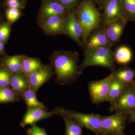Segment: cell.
<instances>
[{
    "label": "cell",
    "instance_id": "cell-33",
    "mask_svg": "<svg viewBox=\"0 0 135 135\" xmlns=\"http://www.w3.org/2000/svg\"><path fill=\"white\" fill-rule=\"evenodd\" d=\"M128 120L129 123L135 122V110L133 111L128 115Z\"/></svg>",
    "mask_w": 135,
    "mask_h": 135
},
{
    "label": "cell",
    "instance_id": "cell-9",
    "mask_svg": "<svg viewBox=\"0 0 135 135\" xmlns=\"http://www.w3.org/2000/svg\"><path fill=\"white\" fill-rule=\"evenodd\" d=\"M82 47L83 30L77 19L76 9L68 14L64 26V32Z\"/></svg>",
    "mask_w": 135,
    "mask_h": 135
},
{
    "label": "cell",
    "instance_id": "cell-26",
    "mask_svg": "<svg viewBox=\"0 0 135 135\" xmlns=\"http://www.w3.org/2000/svg\"><path fill=\"white\" fill-rule=\"evenodd\" d=\"M21 14L20 9L14 8H8L6 11V16L8 21L13 23L18 20Z\"/></svg>",
    "mask_w": 135,
    "mask_h": 135
},
{
    "label": "cell",
    "instance_id": "cell-15",
    "mask_svg": "<svg viewBox=\"0 0 135 135\" xmlns=\"http://www.w3.org/2000/svg\"><path fill=\"white\" fill-rule=\"evenodd\" d=\"M70 12L64 6L55 0L44 3L41 8L40 15L44 20L55 16H65Z\"/></svg>",
    "mask_w": 135,
    "mask_h": 135
},
{
    "label": "cell",
    "instance_id": "cell-31",
    "mask_svg": "<svg viewBox=\"0 0 135 135\" xmlns=\"http://www.w3.org/2000/svg\"><path fill=\"white\" fill-rule=\"evenodd\" d=\"M5 4L8 8L22 9L24 8V6L20 0H6Z\"/></svg>",
    "mask_w": 135,
    "mask_h": 135
},
{
    "label": "cell",
    "instance_id": "cell-22",
    "mask_svg": "<svg viewBox=\"0 0 135 135\" xmlns=\"http://www.w3.org/2000/svg\"><path fill=\"white\" fill-rule=\"evenodd\" d=\"M21 97L8 86L0 88V104L18 102Z\"/></svg>",
    "mask_w": 135,
    "mask_h": 135
},
{
    "label": "cell",
    "instance_id": "cell-3",
    "mask_svg": "<svg viewBox=\"0 0 135 135\" xmlns=\"http://www.w3.org/2000/svg\"><path fill=\"white\" fill-rule=\"evenodd\" d=\"M83 53V61L79 65L82 72L87 68L93 66L105 68L112 71L115 70L114 52L111 48L100 47L84 49Z\"/></svg>",
    "mask_w": 135,
    "mask_h": 135
},
{
    "label": "cell",
    "instance_id": "cell-13",
    "mask_svg": "<svg viewBox=\"0 0 135 135\" xmlns=\"http://www.w3.org/2000/svg\"><path fill=\"white\" fill-rule=\"evenodd\" d=\"M128 22L118 20L103 26L107 38L112 47L119 43Z\"/></svg>",
    "mask_w": 135,
    "mask_h": 135
},
{
    "label": "cell",
    "instance_id": "cell-27",
    "mask_svg": "<svg viewBox=\"0 0 135 135\" xmlns=\"http://www.w3.org/2000/svg\"><path fill=\"white\" fill-rule=\"evenodd\" d=\"M11 76L8 71L4 69H0V88L9 86Z\"/></svg>",
    "mask_w": 135,
    "mask_h": 135
},
{
    "label": "cell",
    "instance_id": "cell-20",
    "mask_svg": "<svg viewBox=\"0 0 135 135\" xmlns=\"http://www.w3.org/2000/svg\"><path fill=\"white\" fill-rule=\"evenodd\" d=\"M43 65L38 59L23 56L21 71L27 77Z\"/></svg>",
    "mask_w": 135,
    "mask_h": 135
},
{
    "label": "cell",
    "instance_id": "cell-4",
    "mask_svg": "<svg viewBox=\"0 0 135 135\" xmlns=\"http://www.w3.org/2000/svg\"><path fill=\"white\" fill-rule=\"evenodd\" d=\"M109 110L111 112L120 113L126 115L135 110V85L126 84L121 94L112 103Z\"/></svg>",
    "mask_w": 135,
    "mask_h": 135
},
{
    "label": "cell",
    "instance_id": "cell-25",
    "mask_svg": "<svg viewBox=\"0 0 135 135\" xmlns=\"http://www.w3.org/2000/svg\"><path fill=\"white\" fill-rule=\"evenodd\" d=\"M128 22H135V0H121Z\"/></svg>",
    "mask_w": 135,
    "mask_h": 135
},
{
    "label": "cell",
    "instance_id": "cell-29",
    "mask_svg": "<svg viewBox=\"0 0 135 135\" xmlns=\"http://www.w3.org/2000/svg\"><path fill=\"white\" fill-rule=\"evenodd\" d=\"M68 11L71 10L78 4L79 0H55Z\"/></svg>",
    "mask_w": 135,
    "mask_h": 135
},
{
    "label": "cell",
    "instance_id": "cell-37",
    "mask_svg": "<svg viewBox=\"0 0 135 135\" xmlns=\"http://www.w3.org/2000/svg\"><path fill=\"white\" fill-rule=\"evenodd\" d=\"M133 83H134V84L135 85V80H134V82H133Z\"/></svg>",
    "mask_w": 135,
    "mask_h": 135
},
{
    "label": "cell",
    "instance_id": "cell-16",
    "mask_svg": "<svg viewBox=\"0 0 135 135\" xmlns=\"http://www.w3.org/2000/svg\"><path fill=\"white\" fill-rule=\"evenodd\" d=\"M10 85L12 90L21 97L22 93L29 88L27 77L21 71L13 73Z\"/></svg>",
    "mask_w": 135,
    "mask_h": 135
},
{
    "label": "cell",
    "instance_id": "cell-32",
    "mask_svg": "<svg viewBox=\"0 0 135 135\" xmlns=\"http://www.w3.org/2000/svg\"><path fill=\"white\" fill-rule=\"evenodd\" d=\"M95 5H97L99 8H103L107 0H90Z\"/></svg>",
    "mask_w": 135,
    "mask_h": 135
},
{
    "label": "cell",
    "instance_id": "cell-19",
    "mask_svg": "<svg viewBox=\"0 0 135 135\" xmlns=\"http://www.w3.org/2000/svg\"><path fill=\"white\" fill-rule=\"evenodd\" d=\"M64 121L65 135H82L83 127L76 120L64 113L59 114Z\"/></svg>",
    "mask_w": 135,
    "mask_h": 135
},
{
    "label": "cell",
    "instance_id": "cell-14",
    "mask_svg": "<svg viewBox=\"0 0 135 135\" xmlns=\"http://www.w3.org/2000/svg\"><path fill=\"white\" fill-rule=\"evenodd\" d=\"M66 16H55L44 20L42 29L45 32L52 35L63 33Z\"/></svg>",
    "mask_w": 135,
    "mask_h": 135
},
{
    "label": "cell",
    "instance_id": "cell-10",
    "mask_svg": "<svg viewBox=\"0 0 135 135\" xmlns=\"http://www.w3.org/2000/svg\"><path fill=\"white\" fill-rule=\"evenodd\" d=\"M62 109L61 107H57L51 112H48L46 109L40 108L27 109L20 122V127L24 128L27 125L32 126L39 121L50 118L54 114L59 115L62 113Z\"/></svg>",
    "mask_w": 135,
    "mask_h": 135
},
{
    "label": "cell",
    "instance_id": "cell-36",
    "mask_svg": "<svg viewBox=\"0 0 135 135\" xmlns=\"http://www.w3.org/2000/svg\"><path fill=\"white\" fill-rule=\"evenodd\" d=\"M20 1H25V0H20Z\"/></svg>",
    "mask_w": 135,
    "mask_h": 135
},
{
    "label": "cell",
    "instance_id": "cell-2",
    "mask_svg": "<svg viewBox=\"0 0 135 135\" xmlns=\"http://www.w3.org/2000/svg\"><path fill=\"white\" fill-rule=\"evenodd\" d=\"M76 11L77 19L83 30L82 47L92 31L101 25L102 15L90 0H83Z\"/></svg>",
    "mask_w": 135,
    "mask_h": 135
},
{
    "label": "cell",
    "instance_id": "cell-5",
    "mask_svg": "<svg viewBox=\"0 0 135 135\" xmlns=\"http://www.w3.org/2000/svg\"><path fill=\"white\" fill-rule=\"evenodd\" d=\"M61 113L65 114L70 116L81 125L89 129L96 135L101 133L102 116L98 114H85L63 108Z\"/></svg>",
    "mask_w": 135,
    "mask_h": 135
},
{
    "label": "cell",
    "instance_id": "cell-1",
    "mask_svg": "<svg viewBox=\"0 0 135 135\" xmlns=\"http://www.w3.org/2000/svg\"><path fill=\"white\" fill-rule=\"evenodd\" d=\"M79 58L76 52L62 50L53 54L51 64L55 69L56 83L71 85L76 81L83 73L78 65Z\"/></svg>",
    "mask_w": 135,
    "mask_h": 135
},
{
    "label": "cell",
    "instance_id": "cell-34",
    "mask_svg": "<svg viewBox=\"0 0 135 135\" xmlns=\"http://www.w3.org/2000/svg\"><path fill=\"white\" fill-rule=\"evenodd\" d=\"M4 47V44L3 43V42L0 44V51H2L3 50Z\"/></svg>",
    "mask_w": 135,
    "mask_h": 135
},
{
    "label": "cell",
    "instance_id": "cell-23",
    "mask_svg": "<svg viewBox=\"0 0 135 135\" xmlns=\"http://www.w3.org/2000/svg\"><path fill=\"white\" fill-rule=\"evenodd\" d=\"M126 84L119 81L113 79L110 85L107 101L111 103L121 94Z\"/></svg>",
    "mask_w": 135,
    "mask_h": 135
},
{
    "label": "cell",
    "instance_id": "cell-17",
    "mask_svg": "<svg viewBox=\"0 0 135 135\" xmlns=\"http://www.w3.org/2000/svg\"><path fill=\"white\" fill-rule=\"evenodd\" d=\"M113 79L119 81L126 84H131L135 78V70L127 66L119 68L112 71Z\"/></svg>",
    "mask_w": 135,
    "mask_h": 135
},
{
    "label": "cell",
    "instance_id": "cell-24",
    "mask_svg": "<svg viewBox=\"0 0 135 135\" xmlns=\"http://www.w3.org/2000/svg\"><path fill=\"white\" fill-rule=\"evenodd\" d=\"M23 57L16 55L9 57L6 59L5 64L8 70L13 73L21 71Z\"/></svg>",
    "mask_w": 135,
    "mask_h": 135
},
{
    "label": "cell",
    "instance_id": "cell-21",
    "mask_svg": "<svg viewBox=\"0 0 135 135\" xmlns=\"http://www.w3.org/2000/svg\"><path fill=\"white\" fill-rule=\"evenodd\" d=\"M132 57V51L126 46H120L114 52L115 61L119 64H127L131 61Z\"/></svg>",
    "mask_w": 135,
    "mask_h": 135
},
{
    "label": "cell",
    "instance_id": "cell-6",
    "mask_svg": "<svg viewBox=\"0 0 135 135\" xmlns=\"http://www.w3.org/2000/svg\"><path fill=\"white\" fill-rule=\"evenodd\" d=\"M128 115L116 112L113 115L102 116L100 135L116 134L123 133Z\"/></svg>",
    "mask_w": 135,
    "mask_h": 135
},
{
    "label": "cell",
    "instance_id": "cell-7",
    "mask_svg": "<svg viewBox=\"0 0 135 135\" xmlns=\"http://www.w3.org/2000/svg\"><path fill=\"white\" fill-rule=\"evenodd\" d=\"M113 79L112 73L103 79L89 82L88 88L92 103L94 104L107 102L109 88Z\"/></svg>",
    "mask_w": 135,
    "mask_h": 135
},
{
    "label": "cell",
    "instance_id": "cell-30",
    "mask_svg": "<svg viewBox=\"0 0 135 135\" xmlns=\"http://www.w3.org/2000/svg\"><path fill=\"white\" fill-rule=\"evenodd\" d=\"M10 29L8 25H4L0 26V41H5L9 36Z\"/></svg>",
    "mask_w": 135,
    "mask_h": 135
},
{
    "label": "cell",
    "instance_id": "cell-28",
    "mask_svg": "<svg viewBox=\"0 0 135 135\" xmlns=\"http://www.w3.org/2000/svg\"><path fill=\"white\" fill-rule=\"evenodd\" d=\"M27 133L28 135H47L44 128L40 127L36 124L32 125Z\"/></svg>",
    "mask_w": 135,
    "mask_h": 135
},
{
    "label": "cell",
    "instance_id": "cell-12",
    "mask_svg": "<svg viewBox=\"0 0 135 135\" xmlns=\"http://www.w3.org/2000/svg\"><path fill=\"white\" fill-rule=\"evenodd\" d=\"M100 47L111 48L113 47L106 36L104 27L102 25L92 31L82 47L86 49Z\"/></svg>",
    "mask_w": 135,
    "mask_h": 135
},
{
    "label": "cell",
    "instance_id": "cell-11",
    "mask_svg": "<svg viewBox=\"0 0 135 135\" xmlns=\"http://www.w3.org/2000/svg\"><path fill=\"white\" fill-rule=\"evenodd\" d=\"M53 66L43 65L40 68L32 73L27 76L29 88L35 92L48 81L55 73L53 72Z\"/></svg>",
    "mask_w": 135,
    "mask_h": 135
},
{
    "label": "cell",
    "instance_id": "cell-18",
    "mask_svg": "<svg viewBox=\"0 0 135 135\" xmlns=\"http://www.w3.org/2000/svg\"><path fill=\"white\" fill-rule=\"evenodd\" d=\"M21 97L23 99L27 109L40 108L47 110V108L43 103L39 101L36 95V92L28 88L21 94Z\"/></svg>",
    "mask_w": 135,
    "mask_h": 135
},
{
    "label": "cell",
    "instance_id": "cell-8",
    "mask_svg": "<svg viewBox=\"0 0 135 135\" xmlns=\"http://www.w3.org/2000/svg\"><path fill=\"white\" fill-rule=\"evenodd\" d=\"M103 8L101 25L105 26L114 20H121L128 22L121 0H107Z\"/></svg>",
    "mask_w": 135,
    "mask_h": 135
},
{
    "label": "cell",
    "instance_id": "cell-35",
    "mask_svg": "<svg viewBox=\"0 0 135 135\" xmlns=\"http://www.w3.org/2000/svg\"><path fill=\"white\" fill-rule=\"evenodd\" d=\"M111 135H126L123 133H119V134H116Z\"/></svg>",
    "mask_w": 135,
    "mask_h": 135
}]
</instances>
